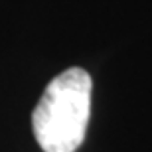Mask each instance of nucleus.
<instances>
[{
  "label": "nucleus",
  "instance_id": "nucleus-1",
  "mask_svg": "<svg viewBox=\"0 0 152 152\" xmlns=\"http://www.w3.org/2000/svg\"><path fill=\"white\" fill-rule=\"evenodd\" d=\"M91 75L69 67L51 79L39 97L32 129L44 152H75L85 138L91 115Z\"/></svg>",
  "mask_w": 152,
  "mask_h": 152
}]
</instances>
